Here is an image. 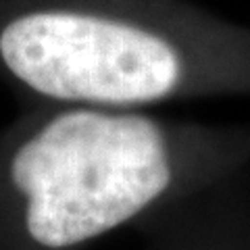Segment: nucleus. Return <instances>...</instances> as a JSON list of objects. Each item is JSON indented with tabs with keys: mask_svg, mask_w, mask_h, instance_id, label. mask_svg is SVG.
<instances>
[{
	"mask_svg": "<svg viewBox=\"0 0 250 250\" xmlns=\"http://www.w3.org/2000/svg\"><path fill=\"white\" fill-rule=\"evenodd\" d=\"M0 80L31 104L250 100V27L192 0H0Z\"/></svg>",
	"mask_w": 250,
	"mask_h": 250,
	"instance_id": "nucleus-2",
	"label": "nucleus"
},
{
	"mask_svg": "<svg viewBox=\"0 0 250 250\" xmlns=\"http://www.w3.org/2000/svg\"><path fill=\"white\" fill-rule=\"evenodd\" d=\"M250 163V123L31 104L0 129V200L34 250H73Z\"/></svg>",
	"mask_w": 250,
	"mask_h": 250,
	"instance_id": "nucleus-1",
	"label": "nucleus"
}]
</instances>
